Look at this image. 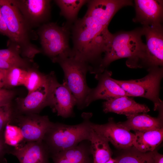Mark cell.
Returning a JSON list of instances; mask_svg holds the SVG:
<instances>
[{"mask_svg":"<svg viewBox=\"0 0 163 163\" xmlns=\"http://www.w3.org/2000/svg\"><path fill=\"white\" fill-rule=\"evenodd\" d=\"M73 47L70 55L85 63L90 73H101L100 66L112 34L86 14L71 26Z\"/></svg>","mask_w":163,"mask_h":163,"instance_id":"cell-1","label":"cell"},{"mask_svg":"<svg viewBox=\"0 0 163 163\" xmlns=\"http://www.w3.org/2000/svg\"><path fill=\"white\" fill-rule=\"evenodd\" d=\"M142 28L112 34L100 66L102 72L113 62L127 59V66L132 68L145 67L146 45L142 41Z\"/></svg>","mask_w":163,"mask_h":163,"instance_id":"cell-2","label":"cell"},{"mask_svg":"<svg viewBox=\"0 0 163 163\" xmlns=\"http://www.w3.org/2000/svg\"><path fill=\"white\" fill-rule=\"evenodd\" d=\"M0 8L11 43L25 58L33 59L41 51L31 43L36 35L12 0H0Z\"/></svg>","mask_w":163,"mask_h":163,"instance_id":"cell-3","label":"cell"},{"mask_svg":"<svg viewBox=\"0 0 163 163\" xmlns=\"http://www.w3.org/2000/svg\"><path fill=\"white\" fill-rule=\"evenodd\" d=\"M92 116L91 113H83V121L76 125L53 123L43 141L50 152H58L74 147L83 141H89L92 130V122L90 121Z\"/></svg>","mask_w":163,"mask_h":163,"instance_id":"cell-4","label":"cell"},{"mask_svg":"<svg viewBox=\"0 0 163 163\" xmlns=\"http://www.w3.org/2000/svg\"><path fill=\"white\" fill-rule=\"evenodd\" d=\"M57 63L64 73V84L75 97L76 106L80 109L86 107V101L91 88L87 85L86 76L90 69L85 63L71 56L62 55L52 59Z\"/></svg>","mask_w":163,"mask_h":163,"instance_id":"cell-5","label":"cell"},{"mask_svg":"<svg viewBox=\"0 0 163 163\" xmlns=\"http://www.w3.org/2000/svg\"><path fill=\"white\" fill-rule=\"evenodd\" d=\"M148 74L143 78L128 80L113 79L130 97H139L152 101L154 110H163V102L159 98L160 84L163 76V67L148 69Z\"/></svg>","mask_w":163,"mask_h":163,"instance_id":"cell-6","label":"cell"},{"mask_svg":"<svg viewBox=\"0 0 163 163\" xmlns=\"http://www.w3.org/2000/svg\"><path fill=\"white\" fill-rule=\"evenodd\" d=\"M71 27V26L67 23L60 27L53 22L47 23L40 27L37 34L42 51L51 59L70 53L71 49L69 46V40Z\"/></svg>","mask_w":163,"mask_h":163,"instance_id":"cell-7","label":"cell"},{"mask_svg":"<svg viewBox=\"0 0 163 163\" xmlns=\"http://www.w3.org/2000/svg\"><path fill=\"white\" fill-rule=\"evenodd\" d=\"M49 74V106L58 116L66 118L74 115L73 108L76 100L68 87L57 81L54 73Z\"/></svg>","mask_w":163,"mask_h":163,"instance_id":"cell-8","label":"cell"},{"mask_svg":"<svg viewBox=\"0 0 163 163\" xmlns=\"http://www.w3.org/2000/svg\"><path fill=\"white\" fill-rule=\"evenodd\" d=\"M142 35L146 38L145 68L163 67V30L161 24L144 25Z\"/></svg>","mask_w":163,"mask_h":163,"instance_id":"cell-9","label":"cell"},{"mask_svg":"<svg viewBox=\"0 0 163 163\" xmlns=\"http://www.w3.org/2000/svg\"><path fill=\"white\" fill-rule=\"evenodd\" d=\"M91 127L96 133L116 148L125 149L133 146L135 134L112 118L103 124L91 123Z\"/></svg>","mask_w":163,"mask_h":163,"instance_id":"cell-10","label":"cell"},{"mask_svg":"<svg viewBox=\"0 0 163 163\" xmlns=\"http://www.w3.org/2000/svg\"><path fill=\"white\" fill-rule=\"evenodd\" d=\"M16 118L21 136L27 142L43 141L53 123L48 116L37 114L19 116Z\"/></svg>","mask_w":163,"mask_h":163,"instance_id":"cell-11","label":"cell"},{"mask_svg":"<svg viewBox=\"0 0 163 163\" xmlns=\"http://www.w3.org/2000/svg\"><path fill=\"white\" fill-rule=\"evenodd\" d=\"M26 21L32 28L47 23L50 16L51 1L12 0Z\"/></svg>","mask_w":163,"mask_h":163,"instance_id":"cell-12","label":"cell"},{"mask_svg":"<svg viewBox=\"0 0 163 163\" xmlns=\"http://www.w3.org/2000/svg\"><path fill=\"white\" fill-rule=\"evenodd\" d=\"M86 14L102 26L108 27L111 19L122 8L133 5L132 1L128 0H91L87 3Z\"/></svg>","mask_w":163,"mask_h":163,"instance_id":"cell-13","label":"cell"},{"mask_svg":"<svg viewBox=\"0 0 163 163\" xmlns=\"http://www.w3.org/2000/svg\"><path fill=\"white\" fill-rule=\"evenodd\" d=\"M112 72L105 69L101 73L95 74V78L98 84L91 88L86 101V107L96 100H105L111 98L121 96L130 97V95L117 84L111 78Z\"/></svg>","mask_w":163,"mask_h":163,"instance_id":"cell-14","label":"cell"},{"mask_svg":"<svg viewBox=\"0 0 163 163\" xmlns=\"http://www.w3.org/2000/svg\"><path fill=\"white\" fill-rule=\"evenodd\" d=\"M47 82L25 97L17 99V107L20 112L28 114H36L44 107L49 106V77Z\"/></svg>","mask_w":163,"mask_h":163,"instance_id":"cell-15","label":"cell"},{"mask_svg":"<svg viewBox=\"0 0 163 163\" xmlns=\"http://www.w3.org/2000/svg\"><path fill=\"white\" fill-rule=\"evenodd\" d=\"M136 12L135 22L143 26L161 24L163 17V1L160 0L134 1Z\"/></svg>","mask_w":163,"mask_h":163,"instance_id":"cell-16","label":"cell"},{"mask_svg":"<svg viewBox=\"0 0 163 163\" xmlns=\"http://www.w3.org/2000/svg\"><path fill=\"white\" fill-rule=\"evenodd\" d=\"M49 151L43 141L27 142L23 146L10 150L20 163H49Z\"/></svg>","mask_w":163,"mask_h":163,"instance_id":"cell-17","label":"cell"},{"mask_svg":"<svg viewBox=\"0 0 163 163\" xmlns=\"http://www.w3.org/2000/svg\"><path fill=\"white\" fill-rule=\"evenodd\" d=\"M103 107L105 113L113 112L126 117L138 113H146L150 110L146 105L137 103L127 96L108 99L103 103Z\"/></svg>","mask_w":163,"mask_h":163,"instance_id":"cell-18","label":"cell"},{"mask_svg":"<svg viewBox=\"0 0 163 163\" xmlns=\"http://www.w3.org/2000/svg\"><path fill=\"white\" fill-rule=\"evenodd\" d=\"M157 117L146 113H138L127 117V120L119 123L127 129L136 132H143L163 128V111H159Z\"/></svg>","mask_w":163,"mask_h":163,"instance_id":"cell-19","label":"cell"},{"mask_svg":"<svg viewBox=\"0 0 163 163\" xmlns=\"http://www.w3.org/2000/svg\"><path fill=\"white\" fill-rule=\"evenodd\" d=\"M84 141L72 148L52 154L54 163H92L90 144Z\"/></svg>","mask_w":163,"mask_h":163,"instance_id":"cell-20","label":"cell"},{"mask_svg":"<svg viewBox=\"0 0 163 163\" xmlns=\"http://www.w3.org/2000/svg\"><path fill=\"white\" fill-rule=\"evenodd\" d=\"M135 132L133 147L142 152L154 151L163 140V128L146 131Z\"/></svg>","mask_w":163,"mask_h":163,"instance_id":"cell-21","label":"cell"},{"mask_svg":"<svg viewBox=\"0 0 163 163\" xmlns=\"http://www.w3.org/2000/svg\"><path fill=\"white\" fill-rule=\"evenodd\" d=\"M89 141L93 163H105L112 158L109 142L92 129Z\"/></svg>","mask_w":163,"mask_h":163,"instance_id":"cell-22","label":"cell"},{"mask_svg":"<svg viewBox=\"0 0 163 163\" xmlns=\"http://www.w3.org/2000/svg\"><path fill=\"white\" fill-rule=\"evenodd\" d=\"M88 1L56 0L54 1L60 9V14L64 16L67 21V24L71 25L78 19L79 11Z\"/></svg>","mask_w":163,"mask_h":163,"instance_id":"cell-23","label":"cell"},{"mask_svg":"<svg viewBox=\"0 0 163 163\" xmlns=\"http://www.w3.org/2000/svg\"><path fill=\"white\" fill-rule=\"evenodd\" d=\"M155 151L143 153L133 146L123 150L115 159L117 163H154Z\"/></svg>","mask_w":163,"mask_h":163,"instance_id":"cell-24","label":"cell"},{"mask_svg":"<svg viewBox=\"0 0 163 163\" xmlns=\"http://www.w3.org/2000/svg\"><path fill=\"white\" fill-rule=\"evenodd\" d=\"M48 78V75L43 74L33 68H28L23 85L29 94L46 83Z\"/></svg>","mask_w":163,"mask_h":163,"instance_id":"cell-25","label":"cell"},{"mask_svg":"<svg viewBox=\"0 0 163 163\" xmlns=\"http://www.w3.org/2000/svg\"><path fill=\"white\" fill-rule=\"evenodd\" d=\"M20 55L19 50L11 45L7 49H0V59L11 62L19 68H28V59L22 58Z\"/></svg>","mask_w":163,"mask_h":163,"instance_id":"cell-26","label":"cell"},{"mask_svg":"<svg viewBox=\"0 0 163 163\" xmlns=\"http://www.w3.org/2000/svg\"><path fill=\"white\" fill-rule=\"evenodd\" d=\"M27 69L14 67L8 70L4 88H6L23 85Z\"/></svg>","mask_w":163,"mask_h":163,"instance_id":"cell-27","label":"cell"},{"mask_svg":"<svg viewBox=\"0 0 163 163\" xmlns=\"http://www.w3.org/2000/svg\"><path fill=\"white\" fill-rule=\"evenodd\" d=\"M13 118V111L11 104L0 107V134L4 133L5 128Z\"/></svg>","mask_w":163,"mask_h":163,"instance_id":"cell-28","label":"cell"},{"mask_svg":"<svg viewBox=\"0 0 163 163\" xmlns=\"http://www.w3.org/2000/svg\"><path fill=\"white\" fill-rule=\"evenodd\" d=\"M15 93L11 90L2 88H0V107L11 104Z\"/></svg>","mask_w":163,"mask_h":163,"instance_id":"cell-29","label":"cell"},{"mask_svg":"<svg viewBox=\"0 0 163 163\" xmlns=\"http://www.w3.org/2000/svg\"><path fill=\"white\" fill-rule=\"evenodd\" d=\"M8 145L5 142L4 138V133L0 134V161H6L4 158L5 155L7 153H8L10 150Z\"/></svg>","mask_w":163,"mask_h":163,"instance_id":"cell-30","label":"cell"},{"mask_svg":"<svg viewBox=\"0 0 163 163\" xmlns=\"http://www.w3.org/2000/svg\"><path fill=\"white\" fill-rule=\"evenodd\" d=\"M14 67H18L15 64L8 61L0 59V69L8 70Z\"/></svg>","mask_w":163,"mask_h":163,"instance_id":"cell-31","label":"cell"},{"mask_svg":"<svg viewBox=\"0 0 163 163\" xmlns=\"http://www.w3.org/2000/svg\"><path fill=\"white\" fill-rule=\"evenodd\" d=\"M0 34L8 37V33L6 26L0 8Z\"/></svg>","mask_w":163,"mask_h":163,"instance_id":"cell-32","label":"cell"},{"mask_svg":"<svg viewBox=\"0 0 163 163\" xmlns=\"http://www.w3.org/2000/svg\"><path fill=\"white\" fill-rule=\"evenodd\" d=\"M8 70L0 69V88L5 87Z\"/></svg>","mask_w":163,"mask_h":163,"instance_id":"cell-33","label":"cell"},{"mask_svg":"<svg viewBox=\"0 0 163 163\" xmlns=\"http://www.w3.org/2000/svg\"><path fill=\"white\" fill-rule=\"evenodd\" d=\"M154 163H163V155L155 150L154 156Z\"/></svg>","mask_w":163,"mask_h":163,"instance_id":"cell-34","label":"cell"},{"mask_svg":"<svg viewBox=\"0 0 163 163\" xmlns=\"http://www.w3.org/2000/svg\"><path fill=\"white\" fill-rule=\"evenodd\" d=\"M105 163H117L115 158H111L107 161Z\"/></svg>","mask_w":163,"mask_h":163,"instance_id":"cell-35","label":"cell"},{"mask_svg":"<svg viewBox=\"0 0 163 163\" xmlns=\"http://www.w3.org/2000/svg\"><path fill=\"white\" fill-rule=\"evenodd\" d=\"M6 162H0V163H6Z\"/></svg>","mask_w":163,"mask_h":163,"instance_id":"cell-36","label":"cell"}]
</instances>
